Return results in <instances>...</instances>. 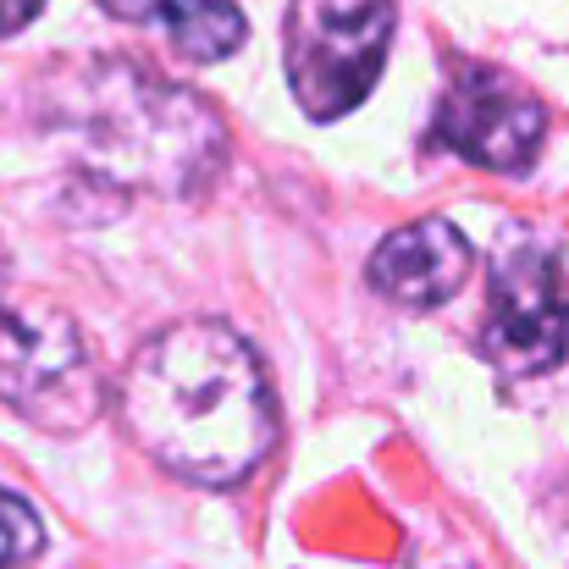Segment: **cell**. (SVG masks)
<instances>
[{
  "instance_id": "6da1fadb",
  "label": "cell",
  "mask_w": 569,
  "mask_h": 569,
  "mask_svg": "<svg viewBox=\"0 0 569 569\" xmlns=\"http://www.w3.org/2000/svg\"><path fill=\"white\" fill-rule=\"evenodd\" d=\"M128 437L178 481L238 487L277 448V392L260 355L210 316L144 338L117 381Z\"/></svg>"
},
{
  "instance_id": "7a4b0ae2",
  "label": "cell",
  "mask_w": 569,
  "mask_h": 569,
  "mask_svg": "<svg viewBox=\"0 0 569 569\" xmlns=\"http://www.w3.org/2000/svg\"><path fill=\"white\" fill-rule=\"evenodd\" d=\"M50 133L72 172L106 193L193 199L227 161L221 111L139 61H89L50 94Z\"/></svg>"
},
{
  "instance_id": "3957f363",
  "label": "cell",
  "mask_w": 569,
  "mask_h": 569,
  "mask_svg": "<svg viewBox=\"0 0 569 569\" xmlns=\"http://www.w3.org/2000/svg\"><path fill=\"white\" fill-rule=\"evenodd\" d=\"M569 349V277L565 249L531 221H509L487 266L481 355L509 381L548 377Z\"/></svg>"
},
{
  "instance_id": "277c9868",
  "label": "cell",
  "mask_w": 569,
  "mask_h": 569,
  "mask_svg": "<svg viewBox=\"0 0 569 569\" xmlns=\"http://www.w3.org/2000/svg\"><path fill=\"white\" fill-rule=\"evenodd\" d=\"M0 403L56 437L94 426L106 409V377L67 310L0 299Z\"/></svg>"
},
{
  "instance_id": "5b68a950",
  "label": "cell",
  "mask_w": 569,
  "mask_h": 569,
  "mask_svg": "<svg viewBox=\"0 0 569 569\" xmlns=\"http://www.w3.org/2000/svg\"><path fill=\"white\" fill-rule=\"evenodd\" d=\"M398 6L392 0H293L288 89L310 122H338L377 89Z\"/></svg>"
},
{
  "instance_id": "8992f818",
  "label": "cell",
  "mask_w": 569,
  "mask_h": 569,
  "mask_svg": "<svg viewBox=\"0 0 569 569\" xmlns=\"http://www.w3.org/2000/svg\"><path fill=\"white\" fill-rule=\"evenodd\" d=\"M548 139V111L542 100L503 67L492 61H448V83L437 94V117H431V144L481 167V172H503L520 178L537 167Z\"/></svg>"
},
{
  "instance_id": "52a82bcc",
  "label": "cell",
  "mask_w": 569,
  "mask_h": 569,
  "mask_svg": "<svg viewBox=\"0 0 569 569\" xmlns=\"http://www.w3.org/2000/svg\"><path fill=\"white\" fill-rule=\"evenodd\" d=\"M470 282V243L448 216L387 232L371 254V288L403 310H437Z\"/></svg>"
},
{
  "instance_id": "ba28073f",
  "label": "cell",
  "mask_w": 569,
  "mask_h": 569,
  "mask_svg": "<svg viewBox=\"0 0 569 569\" xmlns=\"http://www.w3.org/2000/svg\"><path fill=\"white\" fill-rule=\"evenodd\" d=\"M117 22L156 28L183 61H227L249 22L232 0H100Z\"/></svg>"
},
{
  "instance_id": "9c48e42d",
  "label": "cell",
  "mask_w": 569,
  "mask_h": 569,
  "mask_svg": "<svg viewBox=\"0 0 569 569\" xmlns=\"http://www.w3.org/2000/svg\"><path fill=\"white\" fill-rule=\"evenodd\" d=\"M44 553V526L28 498L0 487V569H22Z\"/></svg>"
},
{
  "instance_id": "30bf717a",
  "label": "cell",
  "mask_w": 569,
  "mask_h": 569,
  "mask_svg": "<svg viewBox=\"0 0 569 569\" xmlns=\"http://www.w3.org/2000/svg\"><path fill=\"white\" fill-rule=\"evenodd\" d=\"M39 11H44V0H0V39L17 33V28H28Z\"/></svg>"
},
{
  "instance_id": "8fae6325",
  "label": "cell",
  "mask_w": 569,
  "mask_h": 569,
  "mask_svg": "<svg viewBox=\"0 0 569 569\" xmlns=\"http://www.w3.org/2000/svg\"><path fill=\"white\" fill-rule=\"evenodd\" d=\"M6 277H11V254H6V243H0V288H6Z\"/></svg>"
}]
</instances>
